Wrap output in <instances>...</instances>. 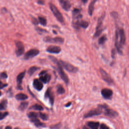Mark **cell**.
I'll return each mask as SVG.
<instances>
[{"mask_svg":"<svg viewBox=\"0 0 129 129\" xmlns=\"http://www.w3.org/2000/svg\"><path fill=\"white\" fill-rule=\"evenodd\" d=\"M105 16V13L104 12L102 13L101 16L98 19L97 24L95 32L94 34V38H97L100 36L101 34L102 31L103 30V21Z\"/></svg>","mask_w":129,"mask_h":129,"instance_id":"1","label":"cell"},{"mask_svg":"<svg viewBox=\"0 0 129 129\" xmlns=\"http://www.w3.org/2000/svg\"><path fill=\"white\" fill-rule=\"evenodd\" d=\"M115 39L117 40L120 47L122 48L125 42V35L123 29H117L115 32Z\"/></svg>","mask_w":129,"mask_h":129,"instance_id":"2","label":"cell"},{"mask_svg":"<svg viewBox=\"0 0 129 129\" xmlns=\"http://www.w3.org/2000/svg\"><path fill=\"white\" fill-rule=\"evenodd\" d=\"M49 7L51 11H52V13L53 14L55 17L56 18V19L61 23L63 24L64 23V19L60 13V12L59 11V10L57 9V8L52 4H49Z\"/></svg>","mask_w":129,"mask_h":129,"instance_id":"3","label":"cell"},{"mask_svg":"<svg viewBox=\"0 0 129 129\" xmlns=\"http://www.w3.org/2000/svg\"><path fill=\"white\" fill-rule=\"evenodd\" d=\"M55 64H56L57 67H56V70L57 71L58 74L59 75V76H60V77L61 78V79L64 82V83L66 84H68L69 83V78L67 76V75L65 74L64 72L63 71L62 66L61 65V64L60 63L59 61L58 60Z\"/></svg>","mask_w":129,"mask_h":129,"instance_id":"4","label":"cell"},{"mask_svg":"<svg viewBox=\"0 0 129 129\" xmlns=\"http://www.w3.org/2000/svg\"><path fill=\"white\" fill-rule=\"evenodd\" d=\"M103 111V108L100 105H98V108H95L94 109H92L89 112H88L87 113H86L84 117V118H89V117H91L94 116H96V115H99L100 114L102 113V112Z\"/></svg>","mask_w":129,"mask_h":129,"instance_id":"5","label":"cell"},{"mask_svg":"<svg viewBox=\"0 0 129 129\" xmlns=\"http://www.w3.org/2000/svg\"><path fill=\"white\" fill-rule=\"evenodd\" d=\"M59 62L61 64V66L64 69H65L67 71H68L69 72L75 73L78 70V69L77 67H75L74 66L70 63L69 62L64 61H62V60H60Z\"/></svg>","mask_w":129,"mask_h":129,"instance_id":"6","label":"cell"},{"mask_svg":"<svg viewBox=\"0 0 129 129\" xmlns=\"http://www.w3.org/2000/svg\"><path fill=\"white\" fill-rule=\"evenodd\" d=\"M104 110V114L109 117H115L118 115V113L115 110L109 108L106 104L100 105Z\"/></svg>","mask_w":129,"mask_h":129,"instance_id":"7","label":"cell"},{"mask_svg":"<svg viewBox=\"0 0 129 129\" xmlns=\"http://www.w3.org/2000/svg\"><path fill=\"white\" fill-rule=\"evenodd\" d=\"M43 40L47 43H57V44H62L64 42V40L62 38L60 37H51L49 36L45 37L43 38Z\"/></svg>","mask_w":129,"mask_h":129,"instance_id":"8","label":"cell"},{"mask_svg":"<svg viewBox=\"0 0 129 129\" xmlns=\"http://www.w3.org/2000/svg\"><path fill=\"white\" fill-rule=\"evenodd\" d=\"M99 72L101 75L102 79L108 84H112L113 83V80L110 77V75L103 69H99Z\"/></svg>","mask_w":129,"mask_h":129,"instance_id":"9","label":"cell"},{"mask_svg":"<svg viewBox=\"0 0 129 129\" xmlns=\"http://www.w3.org/2000/svg\"><path fill=\"white\" fill-rule=\"evenodd\" d=\"M24 46L23 43L20 41L16 42V54L17 56H20L24 52Z\"/></svg>","mask_w":129,"mask_h":129,"instance_id":"10","label":"cell"},{"mask_svg":"<svg viewBox=\"0 0 129 129\" xmlns=\"http://www.w3.org/2000/svg\"><path fill=\"white\" fill-rule=\"evenodd\" d=\"M39 53V50L37 49H31L28 51L24 55V59L26 60L32 58Z\"/></svg>","mask_w":129,"mask_h":129,"instance_id":"11","label":"cell"},{"mask_svg":"<svg viewBox=\"0 0 129 129\" xmlns=\"http://www.w3.org/2000/svg\"><path fill=\"white\" fill-rule=\"evenodd\" d=\"M73 14V23H75L81 20L82 18V15L81 14L80 9L75 8L72 12Z\"/></svg>","mask_w":129,"mask_h":129,"instance_id":"12","label":"cell"},{"mask_svg":"<svg viewBox=\"0 0 129 129\" xmlns=\"http://www.w3.org/2000/svg\"><path fill=\"white\" fill-rule=\"evenodd\" d=\"M89 25V23L88 22L83 21L82 20H79L78 22L73 23V27L76 29H79L80 28H86L88 27Z\"/></svg>","mask_w":129,"mask_h":129,"instance_id":"13","label":"cell"},{"mask_svg":"<svg viewBox=\"0 0 129 129\" xmlns=\"http://www.w3.org/2000/svg\"><path fill=\"white\" fill-rule=\"evenodd\" d=\"M51 78V76L46 71H42L39 74V80L44 83H48Z\"/></svg>","mask_w":129,"mask_h":129,"instance_id":"14","label":"cell"},{"mask_svg":"<svg viewBox=\"0 0 129 129\" xmlns=\"http://www.w3.org/2000/svg\"><path fill=\"white\" fill-rule=\"evenodd\" d=\"M101 93L102 97L105 99H110L113 95L112 91L108 88H104L102 89Z\"/></svg>","mask_w":129,"mask_h":129,"instance_id":"15","label":"cell"},{"mask_svg":"<svg viewBox=\"0 0 129 129\" xmlns=\"http://www.w3.org/2000/svg\"><path fill=\"white\" fill-rule=\"evenodd\" d=\"M26 71H24V72H21L20 73L17 77V86L18 88L20 90H22V88L21 87V84L22 83V80L25 75Z\"/></svg>","mask_w":129,"mask_h":129,"instance_id":"16","label":"cell"},{"mask_svg":"<svg viewBox=\"0 0 129 129\" xmlns=\"http://www.w3.org/2000/svg\"><path fill=\"white\" fill-rule=\"evenodd\" d=\"M46 51L51 53H58L60 52L61 48L58 46L50 45L47 47Z\"/></svg>","mask_w":129,"mask_h":129,"instance_id":"17","label":"cell"},{"mask_svg":"<svg viewBox=\"0 0 129 129\" xmlns=\"http://www.w3.org/2000/svg\"><path fill=\"white\" fill-rule=\"evenodd\" d=\"M58 1L59 2V4L61 5V7L65 11H68L70 9L71 7V4L68 0H58Z\"/></svg>","mask_w":129,"mask_h":129,"instance_id":"18","label":"cell"},{"mask_svg":"<svg viewBox=\"0 0 129 129\" xmlns=\"http://www.w3.org/2000/svg\"><path fill=\"white\" fill-rule=\"evenodd\" d=\"M44 96L46 98L49 99L51 104L52 105L54 102V96L50 88H48V89L45 92Z\"/></svg>","mask_w":129,"mask_h":129,"instance_id":"19","label":"cell"},{"mask_svg":"<svg viewBox=\"0 0 129 129\" xmlns=\"http://www.w3.org/2000/svg\"><path fill=\"white\" fill-rule=\"evenodd\" d=\"M33 85L35 89L38 91L41 90L43 87V85L42 82L40 80H38L37 79H35L34 80Z\"/></svg>","mask_w":129,"mask_h":129,"instance_id":"20","label":"cell"},{"mask_svg":"<svg viewBox=\"0 0 129 129\" xmlns=\"http://www.w3.org/2000/svg\"><path fill=\"white\" fill-rule=\"evenodd\" d=\"M30 121L33 122L34 125L37 127H44L45 126V124L42 122H41L38 118L37 117L34 118L33 119H30Z\"/></svg>","mask_w":129,"mask_h":129,"instance_id":"21","label":"cell"},{"mask_svg":"<svg viewBox=\"0 0 129 129\" xmlns=\"http://www.w3.org/2000/svg\"><path fill=\"white\" fill-rule=\"evenodd\" d=\"M98 0H92V2L90 3V4L89 5L88 7V13L90 16H92L94 10V5L97 1Z\"/></svg>","mask_w":129,"mask_h":129,"instance_id":"22","label":"cell"},{"mask_svg":"<svg viewBox=\"0 0 129 129\" xmlns=\"http://www.w3.org/2000/svg\"><path fill=\"white\" fill-rule=\"evenodd\" d=\"M87 125L92 129H97L99 127V123L96 121H89L87 122Z\"/></svg>","mask_w":129,"mask_h":129,"instance_id":"23","label":"cell"},{"mask_svg":"<svg viewBox=\"0 0 129 129\" xmlns=\"http://www.w3.org/2000/svg\"><path fill=\"white\" fill-rule=\"evenodd\" d=\"M15 97L18 100H25L28 98V96L23 93H19L16 95Z\"/></svg>","mask_w":129,"mask_h":129,"instance_id":"24","label":"cell"},{"mask_svg":"<svg viewBox=\"0 0 129 129\" xmlns=\"http://www.w3.org/2000/svg\"><path fill=\"white\" fill-rule=\"evenodd\" d=\"M28 105V102H27V101H24V102H22L19 107H18V109L21 110V111H24V110H25L26 109V108L27 107Z\"/></svg>","mask_w":129,"mask_h":129,"instance_id":"25","label":"cell"},{"mask_svg":"<svg viewBox=\"0 0 129 129\" xmlns=\"http://www.w3.org/2000/svg\"><path fill=\"white\" fill-rule=\"evenodd\" d=\"M39 69V68L35 67V66H33L31 68H29V69L28 71V74H29V76H31L36 71H37Z\"/></svg>","mask_w":129,"mask_h":129,"instance_id":"26","label":"cell"},{"mask_svg":"<svg viewBox=\"0 0 129 129\" xmlns=\"http://www.w3.org/2000/svg\"><path fill=\"white\" fill-rule=\"evenodd\" d=\"M30 109H33V110H42L43 109V108L42 106L39 104H35L32 105L30 107Z\"/></svg>","mask_w":129,"mask_h":129,"instance_id":"27","label":"cell"},{"mask_svg":"<svg viewBox=\"0 0 129 129\" xmlns=\"http://www.w3.org/2000/svg\"><path fill=\"white\" fill-rule=\"evenodd\" d=\"M56 91L58 94H62L65 92V90L63 87L61 85H58L57 86Z\"/></svg>","mask_w":129,"mask_h":129,"instance_id":"28","label":"cell"},{"mask_svg":"<svg viewBox=\"0 0 129 129\" xmlns=\"http://www.w3.org/2000/svg\"><path fill=\"white\" fill-rule=\"evenodd\" d=\"M7 105V100H3L0 103V110L6 109Z\"/></svg>","mask_w":129,"mask_h":129,"instance_id":"29","label":"cell"},{"mask_svg":"<svg viewBox=\"0 0 129 129\" xmlns=\"http://www.w3.org/2000/svg\"><path fill=\"white\" fill-rule=\"evenodd\" d=\"M38 116H39V114H38L36 112H31L28 114V116L30 118V119H31L34 118H36Z\"/></svg>","mask_w":129,"mask_h":129,"instance_id":"30","label":"cell"},{"mask_svg":"<svg viewBox=\"0 0 129 129\" xmlns=\"http://www.w3.org/2000/svg\"><path fill=\"white\" fill-rule=\"evenodd\" d=\"M38 21L43 26H45L47 23V21L45 18L42 17H38Z\"/></svg>","mask_w":129,"mask_h":129,"instance_id":"31","label":"cell"},{"mask_svg":"<svg viewBox=\"0 0 129 129\" xmlns=\"http://www.w3.org/2000/svg\"><path fill=\"white\" fill-rule=\"evenodd\" d=\"M107 39V38L106 37L105 35H103L102 36V37H101L99 39V40H98V43L100 45H102V44H103L104 43V42H105V41Z\"/></svg>","mask_w":129,"mask_h":129,"instance_id":"32","label":"cell"},{"mask_svg":"<svg viewBox=\"0 0 129 129\" xmlns=\"http://www.w3.org/2000/svg\"><path fill=\"white\" fill-rule=\"evenodd\" d=\"M39 116L43 120H46L48 119V115L45 114V113H41V112H40L39 113Z\"/></svg>","mask_w":129,"mask_h":129,"instance_id":"33","label":"cell"},{"mask_svg":"<svg viewBox=\"0 0 129 129\" xmlns=\"http://www.w3.org/2000/svg\"><path fill=\"white\" fill-rule=\"evenodd\" d=\"M8 112H5L4 113H0V120L3 119L5 117H6L8 115Z\"/></svg>","mask_w":129,"mask_h":129,"instance_id":"34","label":"cell"},{"mask_svg":"<svg viewBox=\"0 0 129 129\" xmlns=\"http://www.w3.org/2000/svg\"><path fill=\"white\" fill-rule=\"evenodd\" d=\"M61 126V124L60 123H59L56 124L52 125L51 126H50V127L51 128H60Z\"/></svg>","mask_w":129,"mask_h":129,"instance_id":"35","label":"cell"},{"mask_svg":"<svg viewBox=\"0 0 129 129\" xmlns=\"http://www.w3.org/2000/svg\"><path fill=\"white\" fill-rule=\"evenodd\" d=\"M0 77L2 79H6V78H7L8 76H7V74L5 72H3L0 74Z\"/></svg>","mask_w":129,"mask_h":129,"instance_id":"36","label":"cell"},{"mask_svg":"<svg viewBox=\"0 0 129 129\" xmlns=\"http://www.w3.org/2000/svg\"><path fill=\"white\" fill-rule=\"evenodd\" d=\"M32 23L34 24V25H37L38 24V20L35 18H34V17H32Z\"/></svg>","mask_w":129,"mask_h":129,"instance_id":"37","label":"cell"},{"mask_svg":"<svg viewBox=\"0 0 129 129\" xmlns=\"http://www.w3.org/2000/svg\"><path fill=\"white\" fill-rule=\"evenodd\" d=\"M100 128H101V129H105V128H108L109 127L106 125L102 123V124H101V125L100 126Z\"/></svg>","mask_w":129,"mask_h":129,"instance_id":"38","label":"cell"},{"mask_svg":"<svg viewBox=\"0 0 129 129\" xmlns=\"http://www.w3.org/2000/svg\"><path fill=\"white\" fill-rule=\"evenodd\" d=\"M7 86V84H4L1 81H0V89H3L4 87H5L6 86Z\"/></svg>","mask_w":129,"mask_h":129,"instance_id":"39","label":"cell"},{"mask_svg":"<svg viewBox=\"0 0 129 129\" xmlns=\"http://www.w3.org/2000/svg\"><path fill=\"white\" fill-rule=\"evenodd\" d=\"M36 30H37V31H38V32H40V31H41V32H46L47 31L45 30H44V29H41V28H36Z\"/></svg>","mask_w":129,"mask_h":129,"instance_id":"40","label":"cell"},{"mask_svg":"<svg viewBox=\"0 0 129 129\" xmlns=\"http://www.w3.org/2000/svg\"><path fill=\"white\" fill-rule=\"evenodd\" d=\"M37 3L38 4H40V5H44V0H37Z\"/></svg>","mask_w":129,"mask_h":129,"instance_id":"41","label":"cell"},{"mask_svg":"<svg viewBox=\"0 0 129 129\" xmlns=\"http://www.w3.org/2000/svg\"><path fill=\"white\" fill-rule=\"evenodd\" d=\"M115 51L114 49L112 50V52H111V56L112 58H114L115 56Z\"/></svg>","mask_w":129,"mask_h":129,"instance_id":"42","label":"cell"},{"mask_svg":"<svg viewBox=\"0 0 129 129\" xmlns=\"http://www.w3.org/2000/svg\"><path fill=\"white\" fill-rule=\"evenodd\" d=\"M88 0H81V1H82V2L83 3V4H86L87 2H88Z\"/></svg>","mask_w":129,"mask_h":129,"instance_id":"43","label":"cell"},{"mask_svg":"<svg viewBox=\"0 0 129 129\" xmlns=\"http://www.w3.org/2000/svg\"><path fill=\"white\" fill-rule=\"evenodd\" d=\"M71 104V102H69L68 103H67L66 105V107H68V106H70Z\"/></svg>","mask_w":129,"mask_h":129,"instance_id":"44","label":"cell"},{"mask_svg":"<svg viewBox=\"0 0 129 129\" xmlns=\"http://www.w3.org/2000/svg\"><path fill=\"white\" fill-rule=\"evenodd\" d=\"M8 128H12V127L10 126H7L6 127V129H8Z\"/></svg>","mask_w":129,"mask_h":129,"instance_id":"45","label":"cell"},{"mask_svg":"<svg viewBox=\"0 0 129 129\" xmlns=\"http://www.w3.org/2000/svg\"><path fill=\"white\" fill-rule=\"evenodd\" d=\"M2 95V92L0 91V96Z\"/></svg>","mask_w":129,"mask_h":129,"instance_id":"46","label":"cell"}]
</instances>
